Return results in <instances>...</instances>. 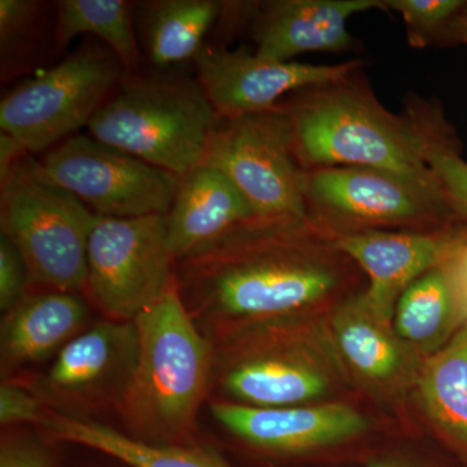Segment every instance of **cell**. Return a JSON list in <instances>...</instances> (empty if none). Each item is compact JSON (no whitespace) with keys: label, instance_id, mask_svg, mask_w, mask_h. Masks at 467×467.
<instances>
[{"label":"cell","instance_id":"6da1fadb","mask_svg":"<svg viewBox=\"0 0 467 467\" xmlns=\"http://www.w3.org/2000/svg\"><path fill=\"white\" fill-rule=\"evenodd\" d=\"M310 223L254 217L175 261V282L195 322L288 315L335 290L340 275L303 250Z\"/></svg>","mask_w":467,"mask_h":467},{"label":"cell","instance_id":"7a4b0ae2","mask_svg":"<svg viewBox=\"0 0 467 467\" xmlns=\"http://www.w3.org/2000/svg\"><path fill=\"white\" fill-rule=\"evenodd\" d=\"M138 356L119 401L125 434L155 445H189L214 370V347L184 306L177 282L134 318Z\"/></svg>","mask_w":467,"mask_h":467},{"label":"cell","instance_id":"3957f363","mask_svg":"<svg viewBox=\"0 0 467 467\" xmlns=\"http://www.w3.org/2000/svg\"><path fill=\"white\" fill-rule=\"evenodd\" d=\"M284 107L290 119L295 156L306 171L376 169L448 202L417 149L407 119L384 109L368 88L352 84L350 77L304 90L297 100Z\"/></svg>","mask_w":467,"mask_h":467},{"label":"cell","instance_id":"277c9868","mask_svg":"<svg viewBox=\"0 0 467 467\" xmlns=\"http://www.w3.org/2000/svg\"><path fill=\"white\" fill-rule=\"evenodd\" d=\"M119 85L88 122L92 138L181 178L202 164L221 117L198 79L128 76Z\"/></svg>","mask_w":467,"mask_h":467},{"label":"cell","instance_id":"5b68a950","mask_svg":"<svg viewBox=\"0 0 467 467\" xmlns=\"http://www.w3.org/2000/svg\"><path fill=\"white\" fill-rule=\"evenodd\" d=\"M0 229L26 263L30 284L85 290L86 254L95 214L46 180L27 153L0 181Z\"/></svg>","mask_w":467,"mask_h":467},{"label":"cell","instance_id":"8992f818","mask_svg":"<svg viewBox=\"0 0 467 467\" xmlns=\"http://www.w3.org/2000/svg\"><path fill=\"white\" fill-rule=\"evenodd\" d=\"M128 76L103 43L86 41L61 63L26 79L0 101V131L29 155L50 150L88 128L113 88Z\"/></svg>","mask_w":467,"mask_h":467},{"label":"cell","instance_id":"52a82bcc","mask_svg":"<svg viewBox=\"0 0 467 467\" xmlns=\"http://www.w3.org/2000/svg\"><path fill=\"white\" fill-rule=\"evenodd\" d=\"M202 164L226 174L264 220L310 223L306 171L292 146L285 107L272 112L221 119Z\"/></svg>","mask_w":467,"mask_h":467},{"label":"cell","instance_id":"ba28073f","mask_svg":"<svg viewBox=\"0 0 467 467\" xmlns=\"http://www.w3.org/2000/svg\"><path fill=\"white\" fill-rule=\"evenodd\" d=\"M174 285L167 214H95L86 254L85 290L107 317L134 321Z\"/></svg>","mask_w":467,"mask_h":467},{"label":"cell","instance_id":"9c48e42d","mask_svg":"<svg viewBox=\"0 0 467 467\" xmlns=\"http://www.w3.org/2000/svg\"><path fill=\"white\" fill-rule=\"evenodd\" d=\"M36 161L46 180L73 193L97 216L168 214L181 182L180 175L91 135H72Z\"/></svg>","mask_w":467,"mask_h":467},{"label":"cell","instance_id":"30bf717a","mask_svg":"<svg viewBox=\"0 0 467 467\" xmlns=\"http://www.w3.org/2000/svg\"><path fill=\"white\" fill-rule=\"evenodd\" d=\"M138 356L134 321L106 319L73 337L57 353L36 393L51 410L85 417L115 405L128 389Z\"/></svg>","mask_w":467,"mask_h":467},{"label":"cell","instance_id":"8fae6325","mask_svg":"<svg viewBox=\"0 0 467 467\" xmlns=\"http://www.w3.org/2000/svg\"><path fill=\"white\" fill-rule=\"evenodd\" d=\"M193 61L196 79L221 119L272 112L285 95L344 81L361 66L358 60L335 66L275 61L212 43Z\"/></svg>","mask_w":467,"mask_h":467},{"label":"cell","instance_id":"7c38bea8","mask_svg":"<svg viewBox=\"0 0 467 467\" xmlns=\"http://www.w3.org/2000/svg\"><path fill=\"white\" fill-rule=\"evenodd\" d=\"M310 212L358 225H404L453 212L450 202L395 174L358 167L306 171Z\"/></svg>","mask_w":467,"mask_h":467},{"label":"cell","instance_id":"4fadbf2b","mask_svg":"<svg viewBox=\"0 0 467 467\" xmlns=\"http://www.w3.org/2000/svg\"><path fill=\"white\" fill-rule=\"evenodd\" d=\"M211 411L243 444L275 459H294L343 444L368 427L361 413L343 404L260 408L212 402Z\"/></svg>","mask_w":467,"mask_h":467},{"label":"cell","instance_id":"5bb4252c","mask_svg":"<svg viewBox=\"0 0 467 467\" xmlns=\"http://www.w3.org/2000/svg\"><path fill=\"white\" fill-rule=\"evenodd\" d=\"M456 239L451 235L365 230L339 234L331 242L367 273L370 285L362 300L380 324L389 326L402 292L420 276L442 265Z\"/></svg>","mask_w":467,"mask_h":467},{"label":"cell","instance_id":"9a60e30c","mask_svg":"<svg viewBox=\"0 0 467 467\" xmlns=\"http://www.w3.org/2000/svg\"><path fill=\"white\" fill-rule=\"evenodd\" d=\"M387 8L382 0H275L257 7L254 20L256 55L294 61L306 52H342L355 39L347 29L350 17Z\"/></svg>","mask_w":467,"mask_h":467},{"label":"cell","instance_id":"2e32d148","mask_svg":"<svg viewBox=\"0 0 467 467\" xmlns=\"http://www.w3.org/2000/svg\"><path fill=\"white\" fill-rule=\"evenodd\" d=\"M167 217L169 247L177 261L216 242L256 214L226 174L201 164L181 178Z\"/></svg>","mask_w":467,"mask_h":467},{"label":"cell","instance_id":"e0dca14e","mask_svg":"<svg viewBox=\"0 0 467 467\" xmlns=\"http://www.w3.org/2000/svg\"><path fill=\"white\" fill-rule=\"evenodd\" d=\"M88 306L75 292L26 295L5 313L0 327L3 368L36 364L82 333Z\"/></svg>","mask_w":467,"mask_h":467},{"label":"cell","instance_id":"ac0fdd59","mask_svg":"<svg viewBox=\"0 0 467 467\" xmlns=\"http://www.w3.org/2000/svg\"><path fill=\"white\" fill-rule=\"evenodd\" d=\"M259 352L232 358L221 368V386L239 404L260 408L296 407L321 398L327 379L299 356L275 344L254 347Z\"/></svg>","mask_w":467,"mask_h":467},{"label":"cell","instance_id":"d6986e66","mask_svg":"<svg viewBox=\"0 0 467 467\" xmlns=\"http://www.w3.org/2000/svg\"><path fill=\"white\" fill-rule=\"evenodd\" d=\"M38 426L47 441L90 450L125 467H234L204 442L147 444L115 427L58 411H46Z\"/></svg>","mask_w":467,"mask_h":467},{"label":"cell","instance_id":"ffe728a7","mask_svg":"<svg viewBox=\"0 0 467 467\" xmlns=\"http://www.w3.org/2000/svg\"><path fill=\"white\" fill-rule=\"evenodd\" d=\"M221 2L156 0L144 5L143 41L150 63L174 66L195 60L216 26Z\"/></svg>","mask_w":467,"mask_h":467},{"label":"cell","instance_id":"44dd1931","mask_svg":"<svg viewBox=\"0 0 467 467\" xmlns=\"http://www.w3.org/2000/svg\"><path fill=\"white\" fill-rule=\"evenodd\" d=\"M418 392L432 422L467 448V321L427 359Z\"/></svg>","mask_w":467,"mask_h":467},{"label":"cell","instance_id":"7402d4cb","mask_svg":"<svg viewBox=\"0 0 467 467\" xmlns=\"http://www.w3.org/2000/svg\"><path fill=\"white\" fill-rule=\"evenodd\" d=\"M396 334L416 346H439L465 324L451 276L442 265L434 267L402 292L396 304Z\"/></svg>","mask_w":467,"mask_h":467},{"label":"cell","instance_id":"603a6c76","mask_svg":"<svg viewBox=\"0 0 467 467\" xmlns=\"http://www.w3.org/2000/svg\"><path fill=\"white\" fill-rule=\"evenodd\" d=\"M131 3L125 0H61L57 5L54 39L64 48L82 34L97 36L121 61L128 76L140 61Z\"/></svg>","mask_w":467,"mask_h":467},{"label":"cell","instance_id":"cb8c5ba5","mask_svg":"<svg viewBox=\"0 0 467 467\" xmlns=\"http://www.w3.org/2000/svg\"><path fill=\"white\" fill-rule=\"evenodd\" d=\"M334 333L340 350L356 370L371 379H389L400 370L398 342L368 310L362 296L337 310Z\"/></svg>","mask_w":467,"mask_h":467},{"label":"cell","instance_id":"d4e9b609","mask_svg":"<svg viewBox=\"0 0 467 467\" xmlns=\"http://www.w3.org/2000/svg\"><path fill=\"white\" fill-rule=\"evenodd\" d=\"M407 121L420 156L441 183L451 209L467 218V162L448 138L442 119L432 109L418 107L409 109Z\"/></svg>","mask_w":467,"mask_h":467},{"label":"cell","instance_id":"484cf974","mask_svg":"<svg viewBox=\"0 0 467 467\" xmlns=\"http://www.w3.org/2000/svg\"><path fill=\"white\" fill-rule=\"evenodd\" d=\"M387 8L399 12L407 26L409 39L417 47H425L438 36L465 2L461 0H389Z\"/></svg>","mask_w":467,"mask_h":467},{"label":"cell","instance_id":"4316f807","mask_svg":"<svg viewBox=\"0 0 467 467\" xmlns=\"http://www.w3.org/2000/svg\"><path fill=\"white\" fill-rule=\"evenodd\" d=\"M41 16V5L33 0H0L2 57L26 41Z\"/></svg>","mask_w":467,"mask_h":467},{"label":"cell","instance_id":"83f0119b","mask_svg":"<svg viewBox=\"0 0 467 467\" xmlns=\"http://www.w3.org/2000/svg\"><path fill=\"white\" fill-rule=\"evenodd\" d=\"M29 275L14 243L0 234V309L7 313L26 296Z\"/></svg>","mask_w":467,"mask_h":467},{"label":"cell","instance_id":"f1b7e54d","mask_svg":"<svg viewBox=\"0 0 467 467\" xmlns=\"http://www.w3.org/2000/svg\"><path fill=\"white\" fill-rule=\"evenodd\" d=\"M51 442L26 435L5 436L0 444V467H60Z\"/></svg>","mask_w":467,"mask_h":467},{"label":"cell","instance_id":"f546056e","mask_svg":"<svg viewBox=\"0 0 467 467\" xmlns=\"http://www.w3.org/2000/svg\"><path fill=\"white\" fill-rule=\"evenodd\" d=\"M45 404L34 392L26 391L16 383L3 382L0 386V423L15 426L18 423L41 422Z\"/></svg>","mask_w":467,"mask_h":467},{"label":"cell","instance_id":"4dcf8cb0","mask_svg":"<svg viewBox=\"0 0 467 467\" xmlns=\"http://www.w3.org/2000/svg\"><path fill=\"white\" fill-rule=\"evenodd\" d=\"M444 266L459 299L461 295L467 291V233L457 236L453 250L445 261Z\"/></svg>","mask_w":467,"mask_h":467},{"label":"cell","instance_id":"1f68e13d","mask_svg":"<svg viewBox=\"0 0 467 467\" xmlns=\"http://www.w3.org/2000/svg\"><path fill=\"white\" fill-rule=\"evenodd\" d=\"M26 155V149L14 137L0 131V181L5 180Z\"/></svg>","mask_w":467,"mask_h":467},{"label":"cell","instance_id":"d6a6232c","mask_svg":"<svg viewBox=\"0 0 467 467\" xmlns=\"http://www.w3.org/2000/svg\"><path fill=\"white\" fill-rule=\"evenodd\" d=\"M441 34H444L451 41L467 45V3L451 17Z\"/></svg>","mask_w":467,"mask_h":467},{"label":"cell","instance_id":"836d02e7","mask_svg":"<svg viewBox=\"0 0 467 467\" xmlns=\"http://www.w3.org/2000/svg\"><path fill=\"white\" fill-rule=\"evenodd\" d=\"M459 304L461 313H462V317L467 321V291L463 292L462 295L459 297Z\"/></svg>","mask_w":467,"mask_h":467},{"label":"cell","instance_id":"e575fe53","mask_svg":"<svg viewBox=\"0 0 467 467\" xmlns=\"http://www.w3.org/2000/svg\"><path fill=\"white\" fill-rule=\"evenodd\" d=\"M368 467H410V466H400V465H374Z\"/></svg>","mask_w":467,"mask_h":467},{"label":"cell","instance_id":"d590c367","mask_svg":"<svg viewBox=\"0 0 467 467\" xmlns=\"http://www.w3.org/2000/svg\"><path fill=\"white\" fill-rule=\"evenodd\" d=\"M117 465H119V467H125V466L119 465V463H117Z\"/></svg>","mask_w":467,"mask_h":467}]
</instances>
